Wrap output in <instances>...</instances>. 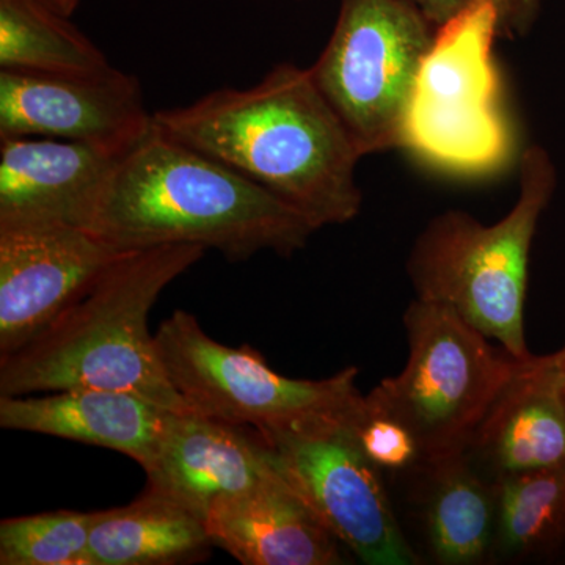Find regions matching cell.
<instances>
[{
  "mask_svg": "<svg viewBox=\"0 0 565 565\" xmlns=\"http://www.w3.org/2000/svg\"><path fill=\"white\" fill-rule=\"evenodd\" d=\"M497 2L476 0L435 31L405 115L403 148L441 172L484 177L515 154L494 62Z\"/></svg>",
  "mask_w": 565,
  "mask_h": 565,
  "instance_id": "8992f818",
  "label": "cell"
},
{
  "mask_svg": "<svg viewBox=\"0 0 565 565\" xmlns=\"http://www.w3.org/2000/svg\"><path fill=\"white\" fill-rule=\"evenodd\" d=\"M85 230L118 252L189 244L247 262L291 256L319 226L203 152L152 129L115 163Z\"/></svg>",
  "mask_w": 565,
  "mask_h": 565,
  "instance_id": "7a4b0ae2",
  "label": "cell"
},
{
  "mask_svg": "<svg viewBox=\"0 0 565 565\" xmlns=\"http://www.w3.org/2000/svg\"><path fill=\"white\" fill-rule=\"evenodd\" d=\"M122 253L81 226H0V359L46 332Z\"/></svg>",
  "mask_w": 565,
  "mask_h": 565,
  "instance_id": "8fae6325",
  "label": "cell"
},
{
  "mask_svg": "<svg viewBox=\"0 0 565 565\" xmlns=\"http://www.w3.org/2000/svg\"><path fill=\"white\" fill-rule=\"evenodd\" d=\"M106 54L47 0H0V70L95 74Z\"/></svg>",
  "mask_w": 565,
  "mask_h": 565,
  "instance_id": "ac0fdd59",
  "label": "cell"
},
{
  "mask_svg": "<svg viewBox=\"0 0 565 565\" xmlns=\"http://www.w3.org/2000/svg\"><path fill=\"white\" fill-rule=\"evenodd\" d=\"M95 512L54 511L0 523L2 565H88Z\"/></svg>",
  "mask_w": 565,
  "mask_h": 565,
  "instance_id": "44dd1931",
  "label": "cell"
},
{
  "mask_svg": "<svg viewBox=\"0 0 565 565\" xmlns=\"http://www.w3.org/2000/svg\"><path fill=\"white\" fill-rule=\"evenodd\" d=\"M359 427L323 423L258 434L270 467L362 563L419 564L394 516L379 467L360 445Z\"/></svg>",
  "mask_w": 565,
  "mask_h": 565,
  "instance_id": "9c48e42d",
  "label": "cell"
},
{
  "mask_svg": "<svg viewBox=\"0 0 565 565\" xmlns=\"http://www.w3.org/2000/svg\"><path fill=\"white\" fill-rule=\"evenodd\" d=\"M118 156L50 137H0V226L85 228Z\"/></svg>",
  "mask_w": 565,
  "mask_h": 565,
  "instance_id": "7c38bea8",
  "label": "cell"
},
{
  "mask_svg": "<svg viewBox=\"0 0 565 565\" xmlns=\"http://www.w3.org/2000/svg\"><path fill=\"white\" fill-rule=\"evenodd\" d=\"M154 126L262 185L319 228L343 225L362 211L355 174L362 152L310 68L280 63L253 87H223L156 111Z\"/></svg>",
  "mask_w": 565,
  "mask_h": 565,
  "instance_id": "6da1fadb",
  "label": "cell"
},
{
  "mask_svg": "<svg viewBox=\"0 0 565 565\" xmlns=\"http://www.w3.org/2000/svg\"><path fill=\"white\" fill-rule=\"evenodd\" d=\"M212 546L202 516L147 487L132 503L96 511L88 565L193 564Z\"/></svg>",
  "mask_w": 565,
  "mask_h": 565,
  "instance_id": "e0dca14e",
  "label": "cell"
},
{
  "mask_svg": "<svg viewBox=\"0 0 565 565\" xmlns=\"http://www.w3.org/2000/svg\"><path fill=\"white\" fill-rule=\"evenodd\" d=\"M152 122L139 79L114 66L95 74L0 70V137L79 141L121 158Z\"/></svg>",
  "mask_w": 565,
  "mask_h": 565,
  "instance_id": "30bf717a",
  "label": "cell"
},
{
  "mask_svg": "<svg viewBox=\"0 0 565 565\" xmlns=\"http://www.w3.org/2000/svg\"><path fill=\"white\" fill-rule=\"evenodd\" d=\"M269 471L256 430L196 412L173 415L145 468L147 487L184 504L204 522L215 501L250 489Z\"/></svg>",
  "mask_w": 565,
  "mask_h": 565,
  "instance_id": "4fadbf2b",
  "label": "cell"
},
{
  "mask_svg": "<svg viewBox=\"0 0 565 565\" xmlns=\"http://www.w3.org/2000/svg\"><path fill=\"white\" fill-rule=\"evenodd\" d=\"M437 468V484L427 505V530L441 564H476L484 559L497 531V500L463 462V456Z\"/></svg>",
  "mask_w": 565,
  "mask_h": 565,
  "instance_id": "d6986e66",
  "label": "cell"
},
{
  "mask_svg": "<svg viewBox=\"0 0 565 565\" xmlns=\"http://www.w3.org/2000/svg\"><path fill=\"white\" fill-rule=\"evenodd\" d=\"M174 390L192 412L256 433L299 430L323 423L366 422L355 366L322 381L289 379L252 345L212 340L195 316L177 310L154 333Z\"/></svg>",
  "mask_w": 565,
  "mask_h": 565,
  "instance_id": "52a82bcc",
  "label": "cell"
},
{
  "mask_svg": "<svg viewBox=\"0 0 565 565\" xmlns=\"http://www.w3.org/2000/svg\"><path fill=\"white\" fill-rule=\"evenodd\" d=\"M359 440L363 451L379 468L397 470L419 457L415 438L403 424L382 416H367L359 427Z\"/></svg>",
  "mask_w": 565,
  "mask_h": 565,
  "instance_id": "7402d4cb",
  "label": "cell"
},
{
  "mask_svg": "<svg viewBox=\"0 0 565 565\" xmlns=\"http://www.w3.org/2000/svg\"><path fill=\"white\" fill-rule=\"evenodd\" d=\"M557 364H559L561 374H563L564 390H565V349L556 353Z\"/></svg>",
  "mask_w": 565,
  "mask_h": 565,
  "instance_id": "484cf974",
  "label": "cell"
},
{
  "mask_svg": "<svg viewBox=\"0 0 565 565\" xmlns=\"http://www.w3.org/2000/svg\"><path fill=\"white\" fill-rule=\"evenodd\" d=\"M200 245L126 252L92 291L21 351L0 359V396L111 390L192 412L163 367L148 318L163 289L203 258Z\"/></svg>",
  "mask_w": 565,
  "mask_h": 565,
  "instance_id": "3957f363",
  "label": "cell"
},
{
  "mask_svg": "<svg viewBox=\"0 0 565 565\" xmlns=\"http://www.w3.org/2000/svg\"><path fill=\"white\" fill-rule=\"evenodd\" d=\"M494 500L501 550L530 552L565 523V463L501 475Z\"/></svg>",
  "mask_w": 565,
  "mask_h": 565,
  "instance_id": "ffe728a7",
  "label": "cell"
},
{
  "mask_svg": "<svg viewBox=\"0 0 565 565\" xmlns=\"http://www.w3.org/2000/svg\"><path fill=\"white\" fill-rule=\"evenodd\" d=\"M174 412L137 394L73 388L0 396V427L111 449L141 468L154 459Z\"/></svg>",
  "mask_w": 565,
  "mask_h": 565,
  "instance_id": "9a60e30c",
  "label": "cell"
},
{
  "mask_svg": "<svg viewBox=\"0 0 565 565\" xmlns=\"http://www.w3.org/2000/svg\"><path fill=\"white\" fill-rule=\"evenodd\" d=\"M52 7H55L61 13L66 14V17H71L74 13V10L79 7L81 0H47Z\"/></svg>",
  "mask_w": 565,
  "mask_h": 565,
  "instance_id": "d4e9b609",
  "label": "cell"
},
{
  "mask_svg": "<svg viewBox=\"0 0 565 565\" xmlns=\"http://www.w3.org/2000/svg\"><path fill=\"white\" fill-rule=\"evenodd\" d=\"M519 199L504 218L482 225L463 211L429 222L408 256L416 299L445 305L519 360L525 338L527 266L539 221L555 193V162L530 145L520 156Z\"/></svg>",
  "mask_w": 565,
  "mask_h": 565,
  "instance_id": "277c9868",
  "label": "cell"
},
{
  "mask_svg": "<svg viewBox=\"0 0 565 565\" xmlns=\"http://www.w3.org/2000/svg\"><path fill=\"white\" fill-rule=\"evenodd\" d=\"M475 444L498 476L565 463V390L556 355L523 360Z\"/></svg>",
  "mask_w": 565,
  "mask_h": 565,
  "instance_id": "2e32d148",
  "label": "cell"
},
{
  "mask_svg": "<svg viewBox=\"0 0 565 565\" xmlns=\"http://www.w3.org/2000/svg\"><path fill=\"white\" fill-rule=\"evenodd\" d=\"M206 530L244 565L345 564L340 541L273 467L258 484L215 501Z\"/></svg>",
  "mask_w": 565,
  "mask_h": 565,
  "instance_id": "5bb4252c",
  "label": "cell"
},
{
  "mask_svg": "<svg viewBox=\"0 0 565 565\" xmlns=\"http://www.w3.org/2000/svg\"><path fill=\"white\" fill-rule=\"evenodd\" d=\"M411 2L433 22L434 28H440L457 14L462 13L476 0H411Z\"/></svg>",
  "mask_w": 565,
  "mask_h": 565,
  "instance_id": "cb8c5ba5",
  "label": "cell"
},
{
  "mask_svg": "<svg viewBox=\"0 0 565 565\" xmlns=\"http://www.w3.org/2000/svg\"><path fill=\"white\" fill-rule=\"evenodd\" d=\"M435 31L411 0H341L332 36L310 71L362 156L403 148L405 115Z\"/></svg>",
  "mask_w": 565,
  "mask_h": 565,
  "instance_id": "ba28073f",
  "label": "cell"
},
{
  "mask_svg": "<svg viewBox=\"0 0 565 565\" xmlns=\"http://www.w3.org/2000/svg\"><path fill=\"white\" fill-rule=\"evenodd\" d=\"M407 363L367 394L371 416L403 424L419 459L465 456L523 360L497 349L445 305L415 299L404 315ZM527 360V359H526Z\"/></svg>",
  "mask_w": 565,
  "mask_h": 565,
  "instance_id": "5b68a950",
  "label": "cell"
},
{
  "mask_svg": "<svg viewBox=\"0 0 565 565\" xmlns=\"http://www.w3.org/2000/svg\"><path fill=\"white\" fill-rule=\"evenodd\" d=\"M500 20V36L523 39L533 31L544 0H494Z\"/></svg>",
  "mask_w": 565,
  "mask_h": 565,
  "instance_id": "603a6c76",
  "label": "cell"
}]
</instances>
